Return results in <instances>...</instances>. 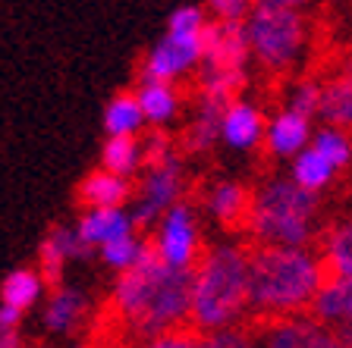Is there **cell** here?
<instances>
[{
  "mask_svg": "<svg viewBox=\"0 0 352 348\" xmlns=\"http://www.w3.org/2000/svg\"><path fill=\"white\" fill-rule=\"evenodd\" d=\"M311 148H315L318 154H321L324 160H327L333 170H343L346 163L352 160V141L346 132L333 129V126H324V129H318L315 135H311Z\"/></svg>",
  "mask_w": 352,
  "mask_h": 348,
  "instance_id": "26",
  "label": "cell"
},
{
  "mask_svg": "<svg viewBox=\"0 0 352 348\" xmlns=\"http://www.w3.org/2000/svg\"><path fill=\"white\" fill-rule=\"evenodd\" d=\"M245 311H249V251L242 245H214L192 270V327L195 333L236 329Z\"/></svg>",
  "mask_w": 352,
  "mask_h": 348,
  "instance_id": "3",
  "label": "cell"
},
{
  "mask_svg": "<svg viewBox=\"0 0 352 348\" xmlns=\"http://www.w3.org/2000/svg\"><path fill=\"white\" fill-rule=\"evenodd\" d=\"M195 348H252V336L236 329H220V333H198Z\"/></svg>",
  "mask_w": 352,
  "mask_h": 348,
  "instance_id": "30",
  "label": "cell"
},
{
  "mask_svg": "<svg viewBox=\"0 0 352 348\" xmlns=\"http://www.w3.org/2000/svg\"><path fill=\"white\" fill-rule=\"evenodd\" d=\"M98 348H123V345H98Z\"/></svg>",
  "mask_w": 352,
  "mask_h": 348,
  "instance_id": "36",
  "label": "cell"
},
{
  "mask_svg": "<svg viewBox=\"0 0 352 348\" xmlns=\"http://www.w3.org/2000/svg\"><path fill=\"white\" fill-rule=\"evenodd\" d=\"M198 63H201V35L164 32V38L142 60V82L173 85L176 79L189 76Z\"/></svg>",
  "mask_w": 352,
  "mask_h": 348,
  "instance_id": "8",
  "label": "cell"
},
{
  "mask_svg": "<svg viewBox=\"0 0 352 348\" xmlns=\"http://www.w3.org/2000/svg\"><path fill=\"white\" fill-rule=\"evenodd\" d=\"M318 226V195L289 179H267L249 195L245 229L264 248H308Z\"/></svg>",
  "mask_w": 352,
  "mask_h": 348,
  "instance_id": "4",
  "label": "cell"
},
{
  "mask_svg": "<svg viewBox=\"0 0 352 348\" xmlns=\"http://www.w3.org/2000/svg\"><path fill=\"white\" fill-rule=\"evenodd\" d=\"M44 295V279L38 276V270H29V267H19L0 283V305H10L16 311H29L41 301Z\"/></svg>",
  "mask_w": 352,
  "mask_h": 348,
  "instance_id": "23",
  "label": "cell"
},
{
  "mask_svg": "<svg viewBox=\"0 0 352 348\" xmlns=\"http://www.w3.org/2000/svg\"><path fill=\"white\" fill-rule=\"evenodd\" d=\"M311 123L305 116H296L289 110H280L274 113L267 123H264V141L261 145L274 154V157H296L311 145Z\"/></svg>",
  "mask_w": 352,
  "mask_h": 348,
  "instance_id": "14",
  "label": "cell"
},
{
  "mask_svg": "<svg viewBox=\"0 0 352 348\" xmlns=\"http://www.w3.org/2000/svg\"><path fill=\"white\" fill-rule=\"evenodd\" d=\"M205 207L220 226H245L249 217V192L239 182H214L205 195Z\"/></svg>",
  "mask_w": 352,
  "mask_h": 348,
  "instance_id": "18",
  "label": "cell"
},
{
  "mask_svg": "<svg viewBox=\"0 0 352 348\" xmlns=\"http://www.w3.org/2000/svg\"><path fill=\"white\" fill-rule=\"evenodd\" d=\"M318 257L324 264L327 279H352V220L330 226Z\"/></svg>",
  "mask_w": 352,
  "mask_h": 348,
  "instance_id": "20",
  "label": "cell"
},
{
  "mask_svg": "<svg viewBox=\"0 0 352 348\" xmlns=\"http://www.w3.org/2000/svg\"><path fill=\"white\" fill-rule=\"evenodd\" d=\"M85 314H88L85 292L60 286L44 301V327L51 333H73V329H79L85 323Z\"/></svg>",
  "mask_w": 352,
  "mask_h": 348,
  "instance_id": "16",
  "label": "cell"
},
{
  "mask_svg": "<svg viewBox=\"0 0 352 348\" xmlns=\"http://www.w3.org/2000/svg\"><path fill=\"white\" fill-rule=\"evenodd\" d=\"M35 348H47V345H35Z\"/></svg>",
  "mask_w": 352,
  "mask_h": 348,
  "instance_id": "37",
  "label": "cell"
},
{
  "mask_svg": "<svg viewBox=\"0 0 352 348\" xmlns=\"http://www.w3.org/2000/svg\"><path fill=\"white\" fill-rule=\"evenodd\" d=\"M249 60L267 73H286L308 47V19L293 0H258L242 19Z\"/></svg>",
  "mask_w": 352,
  "mask_h": 348,
  "instance_id": "5",
  "label": "cell"
},
{
  "mask_svg": "<svg viewBox=\"0 0 352 348\" xmlns=\"http://www.w3.org/2000/svg\"><path fill=\"white\" fill-rule=\"evenodd\" d=\"M69 348H98L95 342H76V345H69Z\"/></svg>",
  "mask_w": 352,
  "mask_h": 348,
  "instance_id": "35",
  "label": "cell"
},
{
  "mask_svg": "<svg viewBox=\"0 0 352 348\" xmlns=\"http://www.w3.org/2000/svg\"><path fill=\"white\" fill-rule=\"evenodd\" d=\"M139 110L145 116V126L164 129L167 123H173L179 113V95L173 85H161V82H139V88L132 91Z\"/></svg>",
  "mask_w": 352,
  "mask_h": 348,
  "instance_id": "19",
  "label": "cell"
},
{
  "mask_svg": "<svg viewBox=\"0 0 352 348\" xmlns=\"http://www.w3.org/2000/svg\"><path fill=\"white\" fill-rule=\"evenodd\" d=\"M311 317L352 348V279H327L311 305Z\"/></svg>",
  "mask_w": 352,
  "mask_h": 348,
  "instance_id": "10",
  "label": "cell"
},
{
  "mask_svg": "<svg viewBox=\"0 0 352 348\" xmlns=\"http://www.w3.org/2000/svg\"><path fill=\"white\" fill-rule=\"evenodd\" d=\"M183 198V160L179 154L164 163H154V167L142 170L139 189L132 192V207L129 217L135 226H151L176 207Z\"/></svg>",
  "mask_w": 352,
  "mask_h": 348,
  "instance_id": "6",
  "label": "cell"
},
{
  "mask_svg": "<svg viewBox=\"0 0 352 348\" xmlns=\"http://www.w3.org/2000/svg\"><path fill=\"white\" fill-rule=\"evenodd\" d=\"M142 248H145V242H142L139 235H129V239H120V242H113V245L101 248V261L120 276L135 267V261L142 257Z\"/></svg>",
  "mask_w": 352,
  "mask_h": 348,
  "instance_id": "28",
  "label": "cell"
},
{
  "mask_svg": "<svg viewBox=\"0 0 352 348\" xmlns=\"http://www.w3.org/2000/svg\"><path fill=\"white\" fill-rule=\"evenodd\" d=\"M19 323H22V311H16V308H10V305H0V327L19 329Z\"/></svg>",
  "mask_w": 352,
  "mask_h": 348,
  "instance_id": "33",
  "label": "cell"
},
{
  "mask_svg": "<svg viewBox=\"0 0 352 348\" xmlns=\"http://www.w3.org/2000/svg\"><path fill=\"white\" fill-rule=\"evenodd\" d=\"M283 110H289V113H296V116H305L308 123H311L315 116H321V85L311 79L296 82V85L289 88V95H286Z\"/></svg>",
  "mask_w": 352,
  "mask_h": 348,
  "instance_id": "27",
  "label": "cell"
},
{
  "mask_svg": "<svg viewBox=\"0 0 352 348\" xmlns=\"http://www.w3.org/2000/svg\"><path fill=\"white\" fill-rule=\"evenodd\" d=\"M73 229L88 251H101L113 242L135 235V223H132L129 211H85Z\"/></svg>",
  "mask_w": 352,
  "mask_h": 348,
  "instance_id": "13",
  "label": "cell"
},
{
  "mask_svg": "<svg viewBox=\"0 0 352 348\" xmlns=\"http://www.w3.org/2000/svg\"><path fill=\"white\" fill-rule=\"evenodd\" d=\"M264 113L249 101H239L236 97L223 116H220V129L217 138L233 151H255L258 145L264 141Z\"/></svg>",
  "mask_w": 352,
  "mask_h": 348,
  "instance_id": "12",
  "label": "cell"
},
{
  "mask_svg": "<svg viewBox=\"0 0 352 348\" xmlns=\"http://www.w3.org/2000/svg\"><path fill=\"white\" fill-rule=\"evenodd\" d=\"M189 301L192 270L164 267L148 242L135 267L113 279V295H110L113 311L142 342L183 327L189 320Z\"/></svg>",
  "mask_w": 352,
  "mask_h": 348,
  "instance_id": "1",
  "label": "cell"
},
{
  "mask_svg": "<svg viewBox=\"0 0 352 348\" xmlns=\"http://www.w3.org/2000/svg\"><path fill=\"white\" fill-rule=\"evenodd\" d=\"M252 3L249 0H211L205 7L208 19H217V22H242L249 16Z\"/></svg>",
  "mask_w": 352,
  "mask_h": 348,
  "instance_id": "31",
  "label": "cell"
},
{
  "mask_svg": "<svg viewBox=\"0 0 352 348\" xmlns=\"http://www.w3.org/2000/svg\"><path fill=\"white\" fill-rule=\"evenodd\" d=\"M261 348H346L315 317L271 320L261 329Z\"/></svg>",
  "mask_w": 352,
  "mask_h": 348,
  "instance_id": "9",
  "label": "cell"
},
{
  "mask_svg": "<svg viewBox=\"0 0 352 348\" xmlns=\"http://www.w3.org/2000/svg\"><path fill=\"white\" fill-rule=\"evenodd\" d=\"M0 348H22V333L19 329L0 327Z\"/></svg>",
  "mask_w": 352,
  "mask_h": 348,
  "instance_id": "34",
  "label": "cell"
},
{
  "mask_svg": "<svg viewBox=\"0 0 352 348\" xmlns=\"http://www.w3.org/2000/svg\"><path fill=\"white\" fill-rule=\"evenodd\" d=\"M321 116L340 132L352 129V69H343L321 85Z\"/></svg>",
  "mask_w": 352,
  "mask_h": 348,
  "instance_id": "21",
  "label": "cell"
},
{
  "mask_svg": "<svg viewBox=\"0 0 352 348\" xmlns=\"http://www.w3.org/2000/svg\"><path fill=\"white\" fill-rule=\"evenodd\" d=\"M154 257L170 270H195L201 261V235H198V220L189 204H176L157 220V232L148 242Z\"/></svg>",
  "mask_w": 352,
  "mask_h": 348,
  "instance_id": "7",
  "label": "cell"
},
{
  "mask_svg": "<svg viewBox=\"0 0 352 348\" xmlns=\"http://www.w3.org/2000/svg\"><path fill=\"white\" fill-rule=\"evenodd\" d=\"M142 129H145V116H142L135 95L120 91V95L110 97V104L104 107V132H107V138H139Z\"/></svg>",
  "mask_w": 352,
  "mask_h": 348,
  "instance_id": "22",
  "label": "cell"
},
{
  "mask_svg": "<svg viewBox=\"0 0 352 348\" xmlns=\"http://www.w3.org/2000/svg\"><path fill=\"white\" fill-rule=\"evenodd\" d=\"M227 107L230 104H223V101H217V97L198 91L195 113H192L189 126H186V132H183V148L186 151H205V148H211L214 141H217L220 116H223Z\"/></svg>",
  "mask_w": 352,
  "mask_h": 348,
  "instance_id": "17",
  "label": "cell"
},
{
  "mask_svg": "<svg viewBox=\"0 0 352 348\" xmlns=\"http://www.w3.org/2000/svg\"><path fill=\"white\" fill-rule=\"evenodd\" d=\"M198 333L195 329H173V333H161L154 339H145L139 348H195Z\"/></svg>",
  "mask_w": 352,
  "mask_h": 348,
  "instance_id": "32",
  "label": "cell"
},
{
  "mask_svg": "<svg viewBox=\"0 0 352 348\" xmlns=\"http://www.w3.org/2000/svg\"><path fill=\"white\" fill-rule=\"evenodd\" d=\"M324 264L311 248H252L249 251V311L267 320L302 317L311 311L321 286Z\"/></svg>",
  "mask_w": 352,
  "mask_h": 348,
  "instance_id": "2",
  "label": "cell"
},
{
  "mask_svg": "<svg viewBox=\"0 0 352 348\" xmlns=\"http://www.w3.org/2000/svg\"><path fill=\"white\" fill-rule=\"evenodd\" d=\"M333 176H337V170L330 167L327 160H324L311 145H308L302 154H296V157H293V176H289V182H293V185H299L302 192L318 195V192L327 189L330 182H333Z\"/></svg>",
  "mask_w": 352,
  "mask_h": 348,
  "instance_id": "24",
  "label": "cell"
},
{
  "mask_svg": "<svg viewBox=\"0 0 352 348\" xmlns=\"http://www.w3.org/2000/svg\"><path fill=\"white\" fill-rule=\"evenodd\" d=\"M205 25H208V13L205 7H195V3L176 7L167 19V32H183V35H201Z\"/></svg>",
  "mask_w": 352,
  "mask_h": 348,
  "instance_id": "29",
  "label": "cell"
},
{
  "mask_svg": "<svg viewBox=\"0 0 352 348\" xmlns=\"http://www.w3.org/2000/svg\"><path fill=\"white\" fill-rule=\"evenodd\" d=\"M132 198V182L113 173L95 170L79 182V201L85 211H123V204Z\"/></svg>",
  "mask_w": 352,
  "mask_h": 348,
  "instance_id": "15",
  "label": "cell"
},
{
  "mask_svg": "<svg viewBox=\"0 0 352 348\" xmlns=\"http://www.w3.org/2000/svg\"><path fill=\"white\" fill-rule=\"evenodd\" d=\"M101 170L120 176V179H132L142 170L139 138H107L101 151Z\"/></svg>",
  "mask_w": 352,
  "mask_h": 348,
  "instance_id": "25",
  "label": "cell"
},
{
  "mask_svg": "<svg viewBox=\"0 0 352 348\" xmlns=\"http://www.w3.org/2000/svg\"><path fill=\"white\" fill-rule=\"evenodd\" d=\"M88 248L79 242L73 226H54L38 245V276L44 279V286L60 289L63 279V267L76 257H85Z\"/></svg>",
  "mask_w": 352,
  "mask_h": 348,
  "instance_id": "11",
  "label": "cell"
}]
</instances>
